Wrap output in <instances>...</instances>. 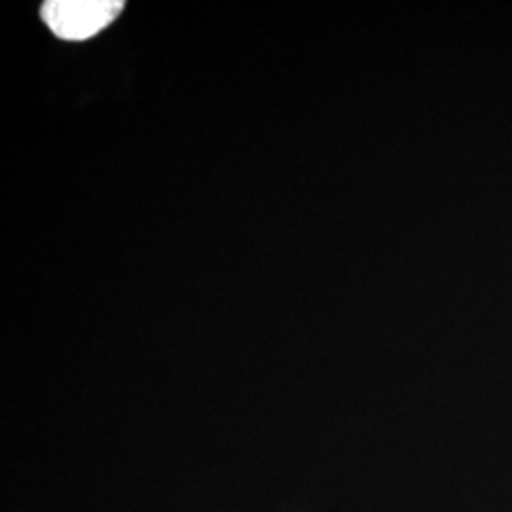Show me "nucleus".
Wrapping results in <instances>:
<instances>
[{"label": "nucleus", "instance_id": "nucleus-1", "mask_svg": "<svg viewBox=\"0 0 512 512\" xmlns=\"http://www.w3.org/2000/svg\"><path fill=\"white\" fill-rule=\"evenodd\" d=\"M122 10V0H48L40 16L55 37L88 40L114 23Z\"/></svg>", "mask_w": 512, "mask_h": 512}]
</instances>
